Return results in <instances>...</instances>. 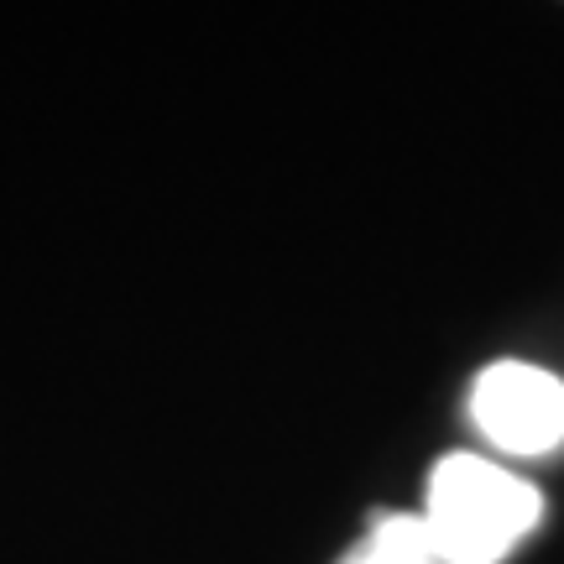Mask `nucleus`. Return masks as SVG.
Returning a JSON list of instances; mask_svg holds the SVG:
<instances>
[{"instance_id":"obj_1","label":"nucleus","mask_w":564,"mask_h":564,"mask_svg":"<svg viewBox=\"0 0 564 564\" xmlns=\"http://www.w3.org/2000/svg\"><path fill=\"white\" fill-rule=\"evenodd\" d=\"M444 564H502L544 518V497L481 455H449L429 476L419 512Z\"/></svg>"},{"instance_id":"obj_2","label":"nucleus","mask_w":564,"mask_h":564,"mask_svg":"<svg viewBox=\"0 0 564 564\" xmlns=\"http://www.w3.org/2000/svg\"><path fill=\"white\" fill-rule=\"evenodd\" d=\"M470 423L507 455H549L564 444V382L528 361L486 366L470 387Z\"/></svg>"},{"instance_id":"obj_3","label":"nucleus","mask_w":564,"mask_h":564,"mask_svg":"<svg viewBox=\"0 0 564 564\" xmlns=\"http://www.w3.org/2000/svg\"><path fill=\"white\" fill-rule=\"evenodd\" d=\"M340 564H444L419 512H377L366 539Z\"/></svg>"}]
</instances>
